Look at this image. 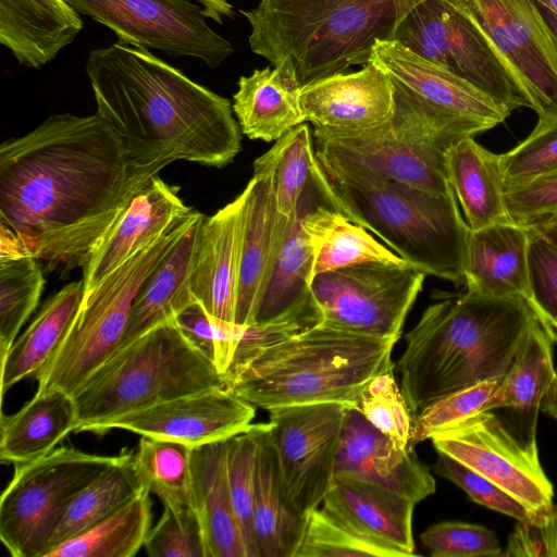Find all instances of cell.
I'll use <instances>...</instances> for the list:
<instances>
[{"mask_svg": "<svg viewBox=\"0 0 557 557\" xmlns=\"http://www.w3.org/2000/svg\"><path fill=\"white\" fill-rule=\"evenodd\" d=\"M414 505L384 487L349 476H335L322 507L361 535L401 554L416 556Z\"/></svg>", "mask_w": 557, "mask_h": 557, "instance_id": "obj_26", "label": "cell"}, {"mask_svg": "<svg viewBox=\"0 0 557 557\" xmlns=\"http://www.w3.org/2000/svg\"><path fill=\"white\" fill-rule=\"evenodd\" d=\"M346 215L426 275L465 283L470 228L453 188L437 194L383 180H332Z\"/></svg>", "mask_w": 557, "mask_h": 557, "instance_id": "obj_7", "label": "cell"}, {"mask_svg": "<svg viewBox=\"0 0 557 557\" xmlns=\"http://www.w3.org/2000/svg\"><path fill=\"white\" fill-rule=\"evenodd\" d=\"M174 321L187 341L227 379L236 348L247 325L215 319L197 300L181 310Z\"/></svg>", "mask_w": 557, "mask_h": 557, "instance_id": "obj_45", "label": "cell"}, {"mask_svg": "<svg viewBox=\"0 0 557 557\" xmlns=\"http://www.w3.org/2000/svg\"><path fill=\"white\" fill-rule=\"evenodd\" d=\"M84 299V281L63 286L44 304L34 321L1 356V395L25 377L36 376L66 335Z\"/></svg>", "mask_w": 557, "mask_h": 557, "instance_id": "obj_35", "label": "cell"}, {"mask_svg": "<svg viewBox=\"0 0 557 557\" xmlns=\"http://www.w3.org/2000/svg\"><path fill=\"white\" fill-rule=\"evenodd\" d=\"M243 235L240 194L203 219L190 276L197 301L215 319L235 323Z\"/></svg>", "mask_w": 557, "mask_h": 557, "instance_id": "obj_24", "label": "cell"}, {"mask_svg": "<svg viewBox=\"0 0 557 557\" xmlns=\"http://www.w3.org/2000/svg\"><path fill=\"white\" fill-rule=\"evenodd\" d=\"M203 219L202 213L191 209L177 238L143 282L117 350L151 329L173 320L196 300L190 289V276Z\"/></svg>", "mask_w": 557, "mask_h": 557, "instance_id": "obj_25", "label": "cell"}, {"mask_svg": "<svg viewBox=\"0 0 557 557\" xmlns=\"http://www.w3.org/2000/svg\"><path fill=\"white\" fill-rule=\"evenodd\" d=\"M312 278L322 273L368 262L403 263L398 255L352 222L338 199L321 206L312 221Z\"/></svg>", "mask_w": 557, "mask_h": 557, "instance_id": "obj_36", "label": "cell"}, {"mask_svg": "<svg viewBox=\"0 0 557 557\" xmlns=\"http://www.w3.org/2000/svg\"><path fill=\"white\" fill-rule=\"evenodd\" d=\"M446 173L471 231L511 221L500 154L484 148L472 136L461 138L447 151Z\"/></svg>", "mask_w": 557, "mask_h": 557, "instance_id": "obj_33", "label": "cell"}, {"mask_svg": "<svg viewBox=\"0 0 557 557\" xmlns=\"http://www.w3.org/2000/svg\"><path fill=\"white\" fill-rule=\"evenodd\" d=\"M530 297L527 300L536 320L557 343V246L529 226Z\"/></svg>", "mask_w": 557, "mask_h": 557, "instance_id": "obj_48", "label": "cell"}, {"mask_svg": "<svg viewBox=\"0 0 557 557\" xmlns=\"http://www.w3.org/2000/svg\"><path fill=\"white\" fill-rule=\"evenodd\" d=\"M150 492L133 498L85 533L59 545L47 557H133L151 530Z\"/></svg>", "mask_w": 557, "mask_h": 557, "instance_id": "obj_38", "label": "cell"}, {"mask_svg": "<svg viewBox=\"0 0 557 557\" xmlns=\"http://www.w3.org/2000/svg\"><path fill=\"white\" fill-rule=\"evenodd\" d=\"M505 191L557 168V113L539 116L530 135L500 154Z\"/></svg>", "mask_w": 557, "mask_h": 557, "instance_id": "obj_44", "label": "cell"}, {"mask_svg": "<svg viewBox=\"0 0 557 557\" xmlns=\"http://www.w3.org/2000/svg\"><path fill=\"white\" fill-rule=\"evenodd\" d=\"M536 320L523 297L470 290L430 305L395 364L413 417L437 399L503 377Z\"/></svg>", "mask_w": 557, "mask_h": 557, "instance_id": "obj_3", "label": "cell"}, {"mask_svg": "<svg viewBox=\"0 0 557 557\" xmlns=\"http://www.w3.org/2000/svg\"><path fill=\"white\" fill-rule=\"evenodd\" d=\"M397 40L466 79L510 112L530 102L481 29L454 0H423L399 24Z\"/></svg>", "mask_w": 557, "mask_h": 557, "instance_id": "obj_12", "label": "cell"}, {"mask_svg": "<svg viewBox=\"0 0 557 557\" xmlns=\"http://www.w3.org/2000/svg\"><path fill=\"white\" fill-rule=\"evenodd\" d=\"M186 216L84 296L66 335L36 374L37 392L60 389L74 396L117 350L139 287L180 235Z\"/></svg>", "mask_w": 557, "mask_h": 557, "instance_id": "obj_9", "label": "cell"}, {"mask_svg": "<svg viewBox=\"0 0 557 557\" xmlns=\"http://www.w3.org/2000/svg\"><path fill=\"white\" fill-rule=\"evenodd\" d=\"M150 557H208L206 539L197 512H176L168 507L145 542Z\"/></svg>", "mask_w": 557, "mask_h": 557, "instance_id": "obj_49", "label": "cell"}, {"mask_svg": "<svg viewBox=\"0 0 557 557\" xmlns=\"http://www.w3.org/2000/svg\"><path fill=\"white\" fill-rule=\"evenodd\" d=\"M535 4L550 36L553 37L554 41L557 45V13L543 5H540L537 3Z\"/></svg>", "mask_w": 557, "mask_h": 557, "instance_id": "obj_55", "label": "cell"}, {"mask_svg": "<svg viewBox=\"0 0 557 557\" xmlns=\"http://www.w3.org/2000/svg\"><path fill=\"white\" fill-rule=\"evenodd\" d=\"M394 86V110L383 123L351 133L314 129L317 159L332 180L393 181L447 194V151L461 138L486 129Z\"/></svg>", "mask_w": 557, "mask_h": 557, "instance_id": "obj_6", "label": "cell"}, {"mask_svg": "<svg viewBox=\"0 0 557 557\" xmlns=\"http://www.w3.org/2000/svg\"><path fill=\"white\" fill-rule=\"evenodd\" d=\"M502 379L486 380L463 387L425 407L413 417L411 445L431 440L436 433L482 411Z\"/></svg>", "mask_w": 557, "mask_h": 557, "instance_id": "obj_47", "label": "cell"}, {"mask_svg": "<svg viewBox=\"0 0 557 557\" xmlns=\"http://www.w3.org/2000/svg\"><path fill=\"white\" fill-rule=\"evenodd\" d=\"M228 440L193 447V505L201 523L208 557H247L227 476Z\"/></svg>", "mask_w": 557, "mask_h": 557, "instance_id": "obj_29", "label": "cell"}, {"mask_svg": "<svg viewBox=\"0 0 557 557\" xmlns=\"http://www.w3.org/2000/svg\"><path fill=\"white\" fill-rule=\"evenodd\" d=\"M190 450L178 442L141 436L133 456L143 486L176 512L194 508Z\"/></svg>", "mask_w": 557, "mask_h": 557, "instance_id": "obj_39", "label": "cell"}, {"mask_svg": "<svg viewBox=\"0 0 557 557\" xmlns=\"http://www.w3.org/2000/svg\"><path fill=\"white\" fill-rule=\"evenodd\" d=\"M133 456V451L123 450L116 461L74 498L41 557H47L59 545L103 521L144 487L135 469Z\"/></svg>", "mask_w": 557, "mask_h": 557, "instance_id": "obj_37", "label": "cell"}, {"mask_svg": "<svg viewBox=\"0 0 557 557\" xmlns=\"http://www.w3.org/2000/svg\"><path fill=\"white\" fill-rule=\"evenodd\" d=\"M532 1L557 13V0H532Z\"/></svg>", "mask_w": 557, "mask_h": 557, "instance_id": "obj_56", "label": "cell"}, {"mask_svg": "<svg viewBox=\"0 0 557 557\" xmlns=\"http://www.w3.org/2000/svg\"><path fill=\"white\" fill-rule=\"evenodd\" d=\"M321 164L314 169L290 216L269 283L252 325H297L304 330L322 323L310 284L314 261L312 221L318 209L336 199Z\"/></svg>", "mask_w": 557, "mask_h": 557, "instance_id": "obj_17", "label": "cell"}, {"mask_svg": "<svg viewBox=\"0 0 557 557\" xmlns=\"http://www.w3.org/2000/svg\"><path fill=\"white\" fill-rule=\"evenodd\" d=\"M148 182L133 175L122 137L98 112L53 114L0 146V226L25 255L83 268Z\"/></svg>", "mask_w": 557, "mask_h": 557, "instance_id": "obj_1", "label": "cell"}, {"mask_svg": "<svg viewBox=\"0 0 557 557\" xmlns=\"http://www.w3.org/2000/svg\"><path fill=\"white\" fill-rule=\"evenodd\" d=\"M117 456L61 446L14 466L0 499V540L13 557H41L74 498Z\"/></svg>", "mask_w": 557, "mask_h": 557, "instance_id": "obj_10", "label": "cell"}, {"mask_svg": "<svg viewBox=\"0 0 557 557\" xmlns=\"http://www.w3.org/2000/svg\"><path fill=\"white\" fill-rule=\"evenodd\" d=\"M532 227L557 246V212L543 218L532 225Z\"/></svg>", "mask_w": 557, "mask_h": 557, "instance_id": "obj_54", "label": "cell"}, {"mask_svg": "<svg viewBox=\"0 0 557 557\" xmlns=\"http://www.w3.org/2000/svg\"><path fill=\"white\" fill-rule=\"evenodd\" d=\"M226 386V376L196 349L174 319L116 350L73 396L75 432L180 396Z\"/></svg>", "mask_w": 557, "mask_h": 557, "instance_id": "obj_8", "label": "cell"}, {"mask_svg": "<svg viewBox=\"0 0 557 557\" xmlns=\"http://www.w3.org/2000/svg\"><path fill=\"white\" fill-rule=\"evenodd\" d=\"M423 0H260L240 10L249 46L273 66L292 71L300 87L369 63L379 40H394L406 15Z\"/></svg>", "mask_w": 557, "mask_h": 557, "instance_id": "obj_4", "label": "cell"}, {"mask_svg": "<svg viewBox=\"0 0 557 557\" xmlns=\"http://www.w3.org/2000/svg\"><path fill=\"white\" fill-rule=\"evenodd\" d=\"M530 227L512 221L471 231L465 264L467 289L491 297H530Z\"/></svg>", "mask_w": 557, "mask_h": 557, "instance_id": "obj_27", "label": "cell"}, {"mask_svg": "<svg viewBox=\"0 0 557 557\" xmlns=\"http://www.w3.org/2000/svg\"><path fill=\"white\" fill-rule=\"evenodd\" d=\"M420 540L433 557H499L497 535L490 529L460 521H444L429 527Z\"/></svg>", "mask_w": 557, "mask_h": 557, "instance_id": "obj_51", "label": "cell"}, {"mask_svg": "<svg viewBox=\"0 0 557 557\" xmlns=\"http://www.w3.org/2000/svg\"><path fill=\"white\" fill-rule=\"evenodd\" d=\"M256 449L250 428L228 440V485L247 557H259L253 533Z\"/></svg>", "mask_w": 557, "mask_h": 557, "instance_id": "obj_46", "label": "cell"}, {"mask_svg": "<svg viewBox=\"0 0 557 557\" xmlns=\"http://www.w3.org/2000/svg\"><path fill=\"white\" fill-rule=\"evenodd\" d=\"M510 70L537 116L557 113V45L532 0H454Z\"/></svg>", "mask_w": 557, "mask_h": 557, "instance_id": "obj_16", "label": "cell"}, {"mask_svg": "<svg viewBox=\"0 0 557 557\" xmlns=\"http://www.w3.org/2000/svg\"><path fill=\"white\" fill-rule=\"evenodd\" d=\"M305 120L314 129L351 133L374 127L394 110L395 86L375 64L357 72H339L300 89Z\"/></svg>", "mask_w": 557, "mask_h": 557, "instance_id": "obj_22", "label": "cell"}, {"mask_svg": "<svg viewBox=\"0 0 557 557\" xmlns=\"http://www.w3.org/2000/svg\"><path fill=\"white\" fill-rule=\"evenodd\" d=\"M243 235L235 323L252 325L288 222L277 210L271 174L253 171L240 193Z\"/></svg>", "mask_w": 557, "mask_h": 557, "instance_id": "obj_23", "label": "cell"}, {"mask_svg": "<svg viewBox=\"0 0 557 557\" xmlns=\"http://www.w3.org/2000/svg\"><path fill=\"white\" fill-rule=\"evenodd\" d=\"M425 276L406 261L368 262L318 274L310 289L322 323L396 344Z\"/></svg>", "mask_w": 557, "mask_h": 557, "instance_id": "obj_11", "label": "cell"}, {"mask_svg": "<svg viewBox=\"0 0 557 557\" xmlns=\"http://www.w3.org/2000/svg\"><path fill=\"white\" fill-rule=\"evenodd\" d=\"M433 469L436 474L453 482L471 500L494 511L509 516L520 522L540 521L543 515H534L518 499L454 458L437 453Z\"/></svg>", "mask_w": 557, "mask_h": 557, "instance_id": "obj_50", "label": "cell"}, {"mask_svg": "<svg viewBox=\"0 0 557 557\" xmlns=\"http://www.w3.org/2000/svg\"><path fill=\"white\" fill-rule=\"evenodd\" d=\"M335 476H349L389 490L413 504L435 493L430 469L413 446L397 448L355 407L347 406L336 456Z\"/></svg>", "mask_w": 557, "mask_h": 557, "instance_id": "obj_20", "label": "cell"}, {"mask_svg": "<svg viewBox=\"0 0 557 557\" xmlns=\"http://www.w3.org/2000/svg\"><path fill=\"white\" fill-rule=\"evenodd\" d=\"M403 557L400 553L370 540L323 507L313 509L297 557Z\"/></svg>", "mask_w": 557, "mask_h": 557, "instance_id": "obj_42", "label": "cell"}, {"mask_svg": "<svg viewBox=\"0 0 557 557\" xmlns=\"http://www.w3.org/2000/svg\"><path fill=\"white\" fill-rule=\"evenodd\" d=\"M83 26L67 0H0V44L27 67L52 61Z\"/></svg>", "mask_w": 557, "mask_h": 557, "instance_id": "obj_28", "label": "cell"}, {"mask_svg": "<svg viewBox=\"0 0 557 557\" xmlns=\"http://www.w3.org/2000/svg\"><path fill=\"white\" fill-rule=\"evenodd\" d=\"M86 74L136 178L148 182L178 160L224 168L242 149L231 101L148 49L120 40L94 49Z\"/></svg>", "mask_w": 557, "mask_h": 557, "instance_id": "obj_2", "label": "cell"}, {"mask_svg": "<svg viewBox=\"0 0 557 557\" xmlns=\"http://www.w3.org/2000/svg\"><path fill=\"white\" fill-rule=\"evenodd\" d=\"M83 15L110 28L117 40L170 57H191L211 69L233 52L195 0H67Z\"/></svg>", "mask_w": 557, "mask_h": 557, "instance_id": "obj_15", "label": "cell"}, {"mask_svg": "<svg viewBox=\"0 0 557 557\" xmlns=\"http://www.w3.org/2000/svg\"><path fill=\"white\" fill-rule=\"evenodd\" d=\"M233 96V111L240 131L250 139L274 141L306 122L300 85L285 66L256 69L240 76Z\"/></svg>", "mask_w": 557, "mask_h": 557, "instance_id": "obj_31", "label": "cell"}, {"mask_svg": "<svg viewBox=\"0 0 557 557\" xmlns=\"http://www.w3.org/2000/svg\"><path fill=\"white\" fill-rule=\"evenodd\" d=\"M256 407L227 386L180 396L115 418L95 434L126 430L140 436L196 447L225 441L247 431Z\"/></svg>", "mask_w": 557, "mask_h": 557, "instance_id": "obj_18", "label": "cell"}, {"mask_svg": "<svg viewBox=\"0 0 557 557\" xmlns=\"http://www.w3.org/2000/svg\"><path fill=\"white\" fill-rule=\"evenodd\" d=\"M38 260L32 256L0 259V355L9 351L35 311L45 287Z\"/></svg>", "mask_w": 557, "mask_h": 557, "instance_id": "obj_41", "label": "cell"}, {"mask_svg": "<svg viewBox=\"0 0 557 557\" xmlns=\"http://www.w3.org/2000/svg\"><path fill=\"white\" fill-rule=\"evenodd\" d=\"M178 188L153 176L90 252L83 267L84 296L134 255L174 228L189 212Z\"/></svg>", "mask_w": 557, "mask_h": 557, "instance_id": "obj_21", "label": "cell"}, {"mask_svg": "<svg viewBox=\"0 0 557 557\" xmlns=\"http://www.w3.org/2000/svg\"><path fill=\"white\" fill-rule=\"evenodd\" d=\"M369 62L380 67L395 85L436 110L479 124L486 131L503 123L511 113L474 85L397 40L376 41Z\"/></svg>", "mask_w": 557, "mask_h": 557, "instance_id": "obj_19", "label": "cell"}, {"mask_svg": "<svg viewBox=\"0 0 557 557\" xmlns=\"http://www.w3.org/2000/svg\"><path fill=\"white\" fill-rule=\"evenodd\" d=\"M255 463L253 533L259 557H297L307 518L286 503L269 423L251 424Z\"/></svg>", "mask_w": 557, "mask_h": 557, "instance_id": "obj_30", "label": "cell"}, {"mask_svg": "<svg viewBox=\"0 0 557 557\" xmlns=\"http://www.w3.org/2000/svg\"><path fill=\"white\" fill-rule=\"evenodd\" d=\"M557 212V211H556ZM555 213V212H554Z\"/></svg>", "mask_w": 557, "mask_h": 557, "instance_id": "obj_57", "label": "cell"}, {"mask_svg": "<svg viewBox=\"0 0 557 557\" xmlns=\"http://www.w3.org/2000/svg\"><path fill=\"white\" fill-rule=\"evenodd\" d=\"M510 220L532 226L557 211V168L524 185L505 191Z\"/></svg>", "mask_w": 557, "mask_h": 557, "instance_id": "obj_52", "label": "cell"}, {"mask_svg": "<svg viewBox=\"0 0 557 557\" xmlns=\"http://www.w3.org/2000/svg\"><path fill=\"white\" fill-rule=\"evenodd\" d=\"M346 408L317 403L269 411L282 492L299 516L307 518L332 488Z\"/></svg>", "mask_w": 557, "mask_h": 557, "instance_id": "obj_14", "label": "cell"}, {"mask_svg": "<svg viewBox=\"0 0 557 557\" xmlns=\"http://www.w3.org/2000/svg\"><path fill=\"white\" fill-rule=\"evenodd\" d=\"M443 453L518 499L534 515L553 506L554 488L535 437L517 435L494 410L480 411L431 438Z\"/></svg>", "mask_w": 557, "mask_h": 557, "instance_id": "obj_13", "label": "cell"}, {"mask_svg": "<svg viewBox=\"0 0 557 557\" xmlns=\"http://www.w3.org/2000/svg\"><path fill=\"white\" fill-rule=\"evenodd\" d=\"M355 408L397 448L413 446V416L393 371L371 379L361 389Z\"/></svg>", "mask_w": 557, "mask_h": 557, "instance_id": "obj_43", "label": "cell"}, {"mask_svg": "<svg viewBox=\"0 0 557 557\" xmlns=\"http://www.w3.org/2000/svg\"><path fill=\"white\" fill-rule=\"evenodd\" d=\"M394 346L319 323L232 370L226 386L267 411L317 403L355 407L371 379L394 370Z\"/></svg>", "mask_w": 557, "mask_h": 557, "instance_id": "obj_5", "label": "cell"}, {"mask_svg": "<svg viewBox=\"0 0 557 557\" xmlns=\"http://www.w3.org/2000/svg\"><path fill=\"white\" fill-rule=\"evenodd\" d=\"M510 409L535 428L537 412L557 420V372L553 341L537 320L529 329L510 368L483 410Z\"/></svg>", "mask_w": 557, "mask_h": 557, "instance_id": "obj_32", "label": "cell"}, {"mask_svg": "<svg viewBox=\"0 0 557 557\" xmlns=\"http://www.w3.org/2000/svg\"><path fill=\"white\" fill-rule=\"evenodd\" d=\"M318 164L310 128L302 123L257 158L253 171L271 174L277 210L290 216Z\"/></svg>", "mask_w": 557, "mask_h": 557, "instance_id": "obj_40", "label": "cell"}, {"mask_svg": "<svg viewBox=\"0 0 557 557\" xmlns=\"http://www.w3.org/2000/svg\"><path fill=\"white\" fill-rule=\"evenodd\" d=\"M76 425L73 396L60 389L36 392L17 412L1 414L0 459L16 466L42 458Z\"/></svg>", "mask_w": 557, "mask_h": 557, "instance_id": "obj_34", "label": "cell"}, {"mask_svg": "<svg viewBox=\"0 0 557 557\" xmlns=\"http://www.w3.org/2000/svg\"><path fill=\"white\" fill-rule=\"evenodd\" d=\"M502 556L557 557V505L536 522L517 521Z\"/></svg>", "mask_w": 557, "mask_h": 557, "instance_id": "obj_53", "label": "cell"}]
</instances>
